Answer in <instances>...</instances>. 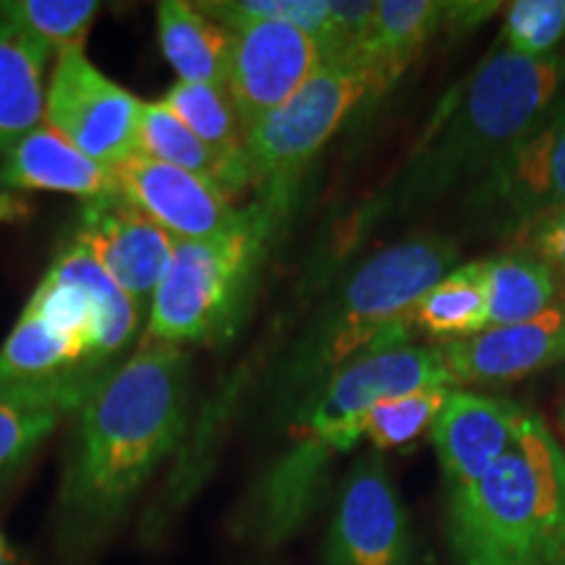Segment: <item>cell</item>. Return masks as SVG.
Instances as JSON below:
<instances>
[{"label":"cell","instance_id":"obj_1","mask_svg":"<svg viewBox=\"0 0 565 565\" xmlns=\"http://www.w3.org/2000/svg\"><path fill=\"white\" fill-rule=\"evenodd\" d=\"M192 416V359L147 341L113 364L76 412L55 505L58 561L82 565L105 545L168 458L181 454Z\"/></svg>","mask_w":565,"mask_h":565},{"label":"cell","instance_id":"obj_2","mask_svg":"<svg viewBox=\"0 0 565 565\" xmlns=\"http://www.w3.org/2000/svg\"><path fill=\"white\" fill-rule=\"evenodd\" d=\"M565 89V55L524 58L494 47L458 92L445 97L372 217L408 212L477 183L540 124Z\"/></svg>","mask_w":565,"mask_h":565},{"label":"cell","instance_id":"obj_3","mask_svg":"<svg viewBox=\"0 0 565 565\" xmlns=\"http://www.w3.org/2000/svg\"><path fill=\"white\" fill-rule=\"evenodd\" d=\"M458 565H565V448L540 414L479 482L448 492Z\"/></svg>","mask_w":565,"mask_h":565},{"label":"cell","instance_id":"obj_4","mask_svg":"<svg viewBox=\"0 0 565 565\" xmlns=\"http://www.w3.org/2000/svg\"><path fill=\"white\" fill-rule=\"evenodd\" d=\"M458 244L448 236H414L372 254L338 288L333 301L294 343L275 377L280 412L296 414L330 374L374 345L412 343L398 322L435 282L458 267Z\"/></svg>","mask_w":565,"mask_h":565},{"label":"cell","instance_id":"obj_5","mask_svg":"<svg viewBox=\"0 0 565 565\" xmlns=\"http://www.w3.org/2000/svg\"><path fill=\"white\" fill-rule=\"evenodd\" d=\"M288 215L254 196L242 221L200 242H175L150 303L147 341L221 343L249 307L254 282Z\"/></svg>","mask_w":565,"mask_h":565},{"label":"cell","instance_id":"obj_6","mask_svg":"<svg viewBox=\"0 0 565 565\" xmlns=\"http://www.w3.org/2000/svg\"><path fill=\"white\" fill-rule=\"evenodd\" d=\"M377 79L362 55L324 61L286 105L246 134V166L257 200L291 215L301 179L330 137L364 100Z\"/></svg>","mask_w":565,"mask_h":565},{"label":"cell","instance_id":"obj_7","mask_svg":"<svg viewBox=\"0 0 565 565\" xmlns=\"http://www.w3.org/2000/svg\"><path fill=\"white\" fill-rule=\"evenodd\" d=\"M24 312L87 345L95 362L113 364L137 333L141 309L79 242L66 236Z\"/></svg>","mask_w":565,"mask_h":565},{"label":"cell","instance_id":"obj_8","mask_svg":"<svg viewBox=\"0 0 565 565\" xmlns=\"http://www.w3.org/2000/svg\"><path fill=\"white\" fill-rule=\"evenodd\" d=\"M561 207H565V89L540 124L469 192L475 221L508 242Z\"/></svg>","mask_w":565,"mask_h":565},{"label":"cell","instance_id":"obj_9","mask_svg":"<svg viewBox=\"0 0 565 565\" xmlns=\"http://www.w3.org/2000/svg\"><path fill=\"white\" fill-rule=\"evenodd\" d=\"M141 108L145 103L105 76L84 47H68L55 61L42 121L92 160L116 168L137 154Z\"/></svg>","mask_w":565,"mask_h":565},{"label":"cell","instance_id":"obj_10","mask_svg":"<svg viewBox=\"0 0 565 565\" xmlns=\"http://www.w3.org/2000/svg\"><path fill=\"white\" fill-rule=\"evenodd\" d=\"M324 565H414L412 524L380 450L359 458L338 487Z\"/></svg>","mask_w":565,"mask_h":565},{"label":"cell","instance_id":"obj_11","mask_svg":"<svg viewBox=\"0 0 565 565\" xmlns=\"http://www.w3.org/2000/svg\"><path fill=\"white\" fill-rule=\"evenodd\" d=\"M233 32L228 95L249 134L286 105L322 66V47L286 21H254Z\"/></svg>","mask_w":565,"mask_h":565},{"label":"cell","instance_id":"obj_12","mask_svg":"<svg viewBox=\"0 0 565 565\" xmlns=\"http://www.w3.org/2000/svg\"><path fill=\"white\" fill-rule=\"evenodd\" d=\"M68 236L105 267L139 309L150 307L173 259L175 238L171 233L116 192L84 202Z\"/></svg>","mask_w":565,"mask_h":565},{"label":"cell","instance_id":"obj_13","mask_svg":"<svg viewBox=\"0 0 565 565\" xmlns=\"http://www.w3.org/2000/svg\"><path fill=\"white\" fill-rule=\"evenodd\" d=\"M113 175L118 192L171 233L175 242L212 238L242 221L244 207H236L215 183L168 162L134 154L113 168Z\"/></svg>","mask_w":565,"mask_h":565},{"label":"cell","instance_id":"obj_14","mask_svg":"<svg viewBox=\"0 0 565 565\" xmlns=\"http://www.w3.org/2000/svg\"><path fill=\"white\" fill-rule=\"evenodd\" d=\"M454 387L524 380L565 362V296L529 322L484 328L461 341L437 343Z\"/></svg>","mask_w":565,"mask_h":565},{"label":"cell","instance_id":"obj_15","mask_svg":"<svg viewBox=\"0 0 565 565\" xmlns=\"http://www.w3.org/2000/svg\"><path fill=\"white\" fill-rule=\"evenodd\" d=\"M526 408L475 391H450L429 429L448 492L482 479L513 448Z\"/></svg>","mask_w":565,"mask_h":565},{"label":"cell","instance_id":"obj_16","mask_svg":"<svg viewBox=\"0 0 565 565\" xmlns=\"http://www.w3.org/2000/svg\"><path fill=\"white\" fill-rule=\"evenodd\" d=\"M110 366H87L40 383L0 385V492L13 482L55 427L82 408Z\"/></svg>","mask_w":565,"mask_h":565},{"label":"cell","instance_id":"obj_17","mask_svg":"<svg viewBox=\"0 0 565 565\" xmlns=\"http://www.w3.org/2000/svg\"><path fill=\"white\" fill-rule=\"evenodd\" d=\"M0 186L24 192H61L97 200L118 192L113 168L76 150L51 126L26 134L0 162Z\"/></svg>","mask_w":565,"mask_h":565},{"label":"cell","instance_id":"obj_18","mask_svg":"<svg viewBox=\"0 0 565 565\" xmlns=\"http://www.w3.org/2000/svg\"><path fill=\"white\" fill-rule=\"evenodd\" d=\"M51 51L0 13V158L45 118Z\"/></svg>","mask_w":565,"mask_h":565},{"label":"cell","instance_id":"obj_19","mask_svg":"<svg viewBox=\"0 0 565 565\" xmlns=\"http://www.w3.org/2000/svg\"><path fill=\"white\" fill-rule=\"evenodd\" d=\"M490 324V291H487V263L458 265L440 282H435L398 322L404 341L416 335L435 338L437 343L461 341L477 335Z\"/></svg>","mask_w":565,"mask_h":565},{"label":"cell","instance_id":"obj_20","mask_svg":"<svg viewBox=\"0 0 565 565\" xmlns=\"http://www.w3.org/2000/svg\"><path fill=\"white\" fill-rule=\"evenodd\" d=\"M158 40L179 82L228 89L233 32L202 13L196 3H158Z\"/></svg>","mask_w":565,"mask_h":565},{"label":"cell","instance_id":"obj_21","mask_svg":"<svg viewBox=\"0 0 565 565\" xmlns=\"http://www.w3.org/2000/svg\"><path fill=\"white\" fill-rule=\"evenodd\" d=\"M445 26V3L437 0H377L362 58L377 79L374 97L385 95Z\"/></svg>","mask_w":565,"mask_h":565},{"label":"cell","instance_id":"obj_22","mask_svg":"<svg viewBox=\"0 0 565 565\" xmlns=\"http://www.w3.org/2000/svg\"><path fill=\"white\" fill-rule=\"evenodd\" d=\"M160 103L236 173L244 189H252L249 166H246V134L228 89L175 82Z\"/></svg>","mask_w":565,"mask_h":565},{"label":"cell","instance_id":"obj_23","mask_svg":"<svg viewBox=\"0 0 565 565\" xmlns=\"http://www.w3.org/2000/svg\"><path fill=\"white\" fill-rule=\"evenodd\" d=\"M87 366L113 364L95 362L87 345L26 312H21L17 328L0 345V385L40 383Z\"/></svg>","mask_w":565,"mask_h":565},{"label":"cell","instance_id":"obj_24","mask_svg":"<svg viewBox=\"0 0 565 565\" xmlns=\"http://www.w3.org/2000/svg\"><path fill=\"white\" fill-rule=\"evenodd\" d=\"M487 291H490V324L529 322L563 299L561 286L545 263L526 249H511L487 257Z\"/></svg>","mask_w":565,"mask_h":565},{"label":"cell","instance_id":"obj_25","mask_svg":"<svg viewBox=\"0 0 565 565\" xmlns=\"http://www.w3.org/2000/svg\"><path fill=\"white\" fill-rule=\"evenodd\" d=\"M137 154L200 175V179L215 183L231 200L246 192L236 173L207 145H202L160 100L145 103V108H141Z\"/></svg>","mask_w":565,"mask_h":565},{"label":"cell","instance_id":"obj_26","mask_svg":"<svg viewBox=\"0 0 565 565\" xmlns=\"http://www.w3.org/2000/svg\"><path fill=\"white\" fill-rule=\"evenodd\" d=\"M0 13L51 53L84 47L95 24L97 0H0Z\"/></svg>","mask_w":565,"mask_h":565},{"label":"cell","instance_id":"obj_27","mask_svg":"<svg viewBox=\"0 0 565 565\" xmlns=\"http://www.w3.org/2000/svg\"><path fill=\"white\" fill-rule=\"evenodd\" d=\"M450 391L454 387L448 385H429L422 391L380 401L364 416V440L380 454L419 440L433 429Z\"/></svg>","mask_w":565,"mask_h":565},{"label":"cell","instance_id":"obj_28","mask_svg":"<svg viewBox=\"0 0 565 565\" xmlns=\"http://www.w3.org/2000/svg\"><path fill=\"white\" fill-rule=\"evenodd\" d=\"M565 40V0H515L508 6L500 47L524 58H550Z\"/></svg>","mask_w":565,"mask_h":565},{"label":"cell","instance_id":"obj_29","mask_svg":"<svg viewBox=\"0 0 565 565\" xmlns=\"http://www.w3.org/2000/svg\"><path fill=\"white\" fill-rule=\"evenodd\" d=\"M511 246L526 249L540 263H545L550 273L555 275L561 294L565 296V207L547 212L540 221H534L521 233H515L511 238Z\"/></svg>","mask_w":565,"mask_h":565},{"label":"cell","instance_id":"obj_30","mask_svg":"<svg viewBox=\"0 0 565 565\" xmlns=\"http://www.w3.org/2000/svg\"><path fill=\"white\" fill-rule=\"evenodd\" d=\"M494 9H500V3H445V24L454 32H469Z\"/></svg>","mask_w":565,"mask_h":565},{"label":"cell","instance_id":"obj_31","mask_svg":"<svg viewBox=\"0 0 565 565\" xmlns=\"http://www.w3.org/2000/svg\"><path fill=\"white\" fill-rule=\"evenodd\" d=\"M32 207L26 204V200L13 194H0V223H17L24 221L30 215Z\"/></svg>","mask_w":565,"mask_h":565},{"label":"cell","instance_id":"obj_32","mask_svg":"<svg viewBox=\"0 0 565 565\" xmlns=\"http://www.w3.org/2000/svg\"><path fill=\"white\" fill-rule=\"evenodd\" d=\"M0 565H24L21 555L11 547V542L6 540L3 532H0Z\"/></svg>","mask_w":565,"mask_h":565},{"label":"cell","instance_id":"obj_33","mask_svg":"<svg viewBox=\"0 0 565 565\" xmlns=\"http://www.w3.org/2000/svg\"><path fill=\"white\" fill-rule=\"evenodd\" d=\"M561 427H563V435H565V404H563V412H561Z\"/></svg>","mask_w":565,"mask_h":565}]
</instances>
